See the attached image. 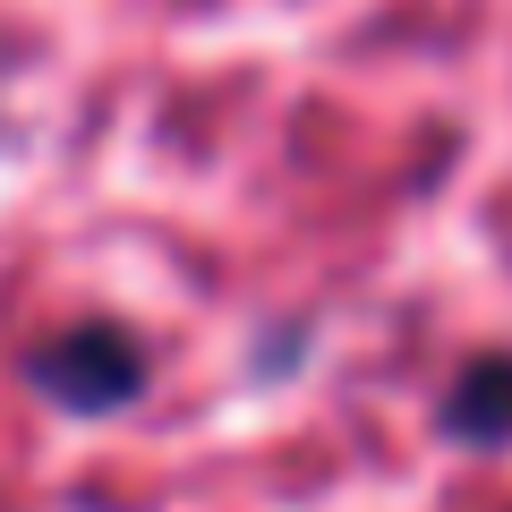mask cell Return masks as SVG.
I'll list each match as a JSON object with an SVG mask.
<instances>
[{
    "label": "cell",
    "mask_w": 512,
    "mask_h": 512,
    "mask_svg": "<svg viewBox=\"0 0 512 512\" xmlns=\"http://www.w3.org/2000/svg\"><path fill=\"white\" fill-rule=\"evenodd\" d=\"M154 376V350L120 325V316H77L60 325L52 342L26 350V384H35L43 402H60L69 419H103V410H128L146 393Z\"/></svg>",
    "instance_id": "1"
},
{
    "label": "cell",
    "mask_w": 512,
    "mask_h": 512,
    "mask_svg": "<svg viewBox=\"0 0 512 512\" xmlns=\"http://www.w3.org/2000/svg\"><path fill=\"white\" fill-rule=\"evenodd\" d=\"M436 427L453 444H470V453H504L512 444V350H478V359L453 367V384L436 402Z\"/></svg>",
    "instance_id": "2"
}]
</instances>
